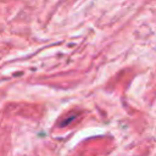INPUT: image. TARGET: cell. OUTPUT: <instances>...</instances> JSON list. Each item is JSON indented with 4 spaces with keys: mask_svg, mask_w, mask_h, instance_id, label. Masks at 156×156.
Listing matches in <instances>:
<instances>
[{
    "mask_svg": "<svg viewBox=\"0 0 156 156\" xmlns=\"http://www.w3.org/2000/svg\"><path fill=\"white\" fill-rule=\"evenodd\" d=\"M74 118H76V116H71L69 118H66V119H65V121H63V122L61 123V126H66L67 123H69V122H71L72 119H74Z\"/></svg>",
    "mask_w": 156,
    "mask_h": 156,
    "instance_id": "cell-1",
    "label": "cell"
}]
</instances>
